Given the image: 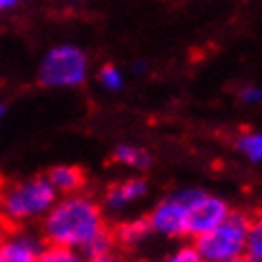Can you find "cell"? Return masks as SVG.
<instances>
[{
    "label": "cell",
    "mask_w": 262,
    "mask_h": 262,
    "mask_svg": "<svg viewBox=\"0 0 262 262\" xmlns=\"http://www.w3.org/2000/svg\"><path fill=\"white\" fill-rule=\"evenodd\" d=\"M107 229L100 202L76 191L58 195L51 209L42 215V240L47 245L84 249V245Z\"/></svg>",
    "instance_id": "cell-1"
},
{
    "label": "cell",
    "mask_w": 262,
    "mask_h": 262,
    "mask_svg": "<svg viewBox=\"0 0 262 262\" xmlns=\"http://www.w3.org/2000/svg\"><path fill=\"white\" fill-rule=\"evenodd\" d=\"M58 193L47 176H34L16 182L0 193V220L9 225H23L42 218L56 202Z\"/></svg>",
    "instance_id": "cell-2"
},
{
    "label": "cell",
    "mask_w": 262,
    "mask_h": 262,
    "mask_svg": "<svg viewBox=\"0 0 262 262\" xmlns=\"http://www.w3.org/2000/svg\"><path fill=\"white\" fill-rule=\"evenodd\" d=\"M249 225L251 218L245 211H233L220 222L218 227L209 229L207 233L193 238V247L198 249L200 258L205 262L225 260L231 255H242L247 249Z\"/></svg>",
    "instance_id": "cell-3"
},
{
    "label": "cell",
    "mask_w": 262,
    "mask_h": 262,
    "mask_svg": "<svg viewBox=\"0 0 262 262\" xmlns=\"http://www.w3.org/2000/svg\"><path fill=\"white\" fill-rule=\"evenodd\" d=\"M89 74V58L76 45H56L45 54L38 80L45 87L54 89H74L87 80Z\"/></svg>",
    "instance_id": "cell-4"
},
{
    "label": "cell",
    "mask_w": 262,
    "mask_h": 262,
    "mask_svg": "<svg viewBox=\"0 0 262 262\" xmlns=\"http://www.w3.org/2000/svg\"><path fill=\"white\" fill-rule=\"evenodd\" d=\"M198 191L200 189H180L162 198L147 215L151 233L165 235V238H187V205Z\"/></svg>",
    "instance_id": "cell-5"
},
{
    "label": "cell",
    "mask_w": 262,
    "mask_h": 262,
    "mask_svg": "<svg viewBox=\"0 0 262 262\" xmlns=\"http://www.w3.org/2000/svg\"><path fill=\"white\" fill-rule=\"evenodd\" d=\"M229 213H231V207L225 198L200 189L195 198L187 205V238H198L207 233L209 229L218 227Z\"/></svg>",
    "instance_id": "cell-6"
},
{
    "label": "cell",
    "mask_w": 262,
    "mask_h": 262,
    "mask_svg": "<svg viewBox=\"0 0 262 262\" xmlns=\"http://www.w3.org/2000/svg\"><path fill=\"white\" fill-rule=\"evenodd\" d=\"M42 247L45 240L27 231L3 233V238H0V262H38Z\"/></svg>",
    "instance_id": "cell-7"
},
{
    "label": "cell",
    "mask_w": 262,
    "mask_h": 262,
    "mask_svg": "<svg viewBox=\"0 0 262 262\" xmlns=\"http://www.w3.org/2000/svg\"><path fill=\"white\" fill-rule=\"evenodd\" d=\"M147 193V180L145 178H127L116 185H111L104 193V207L109 211H122L124 207L134 205Z\"/></svg>",
    "instance_id": "cell-8"
},
{
    "label": "cell",
    "mask_w": 262,
    "mask_h": 262,
    "mask_svg": "<svg viewBox=\"0 0 262 262\" xmlns=\"http://www.w3.org/2000/svg\"><path fill=\"white\" fill-rule=\"evenodd\" d=\"M47 180L51 182V187L56 189L58 195H67L82 191L84 187V171L76 165H58L54 169H49Z\"/></svg>",
    "instance_id": "cell-9"
},
{
    "label": "cell",
    "mask_w": 262,
    "mask_h": 262,
    "mask_svg": "<svg viewBox=\"0 0 262 262\" xmlns=\"http://www.w3.org/2000/svg\"><path fill=\"white\" fill-rule=\"evenodd\" d=\"M151 233L147 218H131L127 222H120L114 229V238H116V247H124V249H134L140 242H145Z\"/></svg>",
    "instance_id": "cell-10"
},
{
    "label": "cell",
    "mask_w": 262,
    "mask_h": 262,
    "mask_svg": "<svg viewBox=\"0 0 262 262\" xmlns=\"http://www.w3.org/2000/svg\"><path fill=\"white\" fill-rule=\"evenodd\" d=\"M114 160L129 169H136V171H145L151 167V154L136 145H118L114 149Z\"/></svg>",
    "instance_id": "cell-11"
},
{
    "label": "cell",
    "mask_w": 262,
    "mask_h": 262,
    "mask_svg": "<svg viewBox=\"0 0 262 262\" xmlns=\"http://www.w3.org/2000/svg\"><path fill=\"white\" fill-rule=\"evenodd\" d=\"M38 262H87L80 249H71V247H60V245H47L40 249Z\"/></svg>",
    "instance_id": "cell-12"
},
{
    "label": "cell",
    "mask_w": 262,
    "mask_h": 262,
    "mask_svg": "<svg viewBox=\"0 0 262 262\" xmlns=\"http://www.w3.org/2000/svg\"><path fill=\"white\" fill-rule=\"evenodd\" d=\"M245 255H247L249 262H262V215L251 218Z\"/></svg>",
    "instance_id": "cell-13"
},
{
    "label": "cell",
    "mask_w": 262,
    "mask_h": 262,
    "mask_svg": "<svg viewBox=\"0 0 262 262\" xmlns=\"http://www.w3.org/2000/svg\"><path fill=\"white\" fill-rule=\"evenodd\" d=\"M116 249V238H114V231L111 229H102L96 238H91L87 245H84L82 253L87 258H94V255H100V253H107V251H114Z\"/></svg>",
    "instance_id": "cell-14"
},
{
    "label": "cell",
    "mask_w": 262,
    "mask_h": 262,
    "mask_svg": "<svg viewBox=\"0 0 262 262\" xmlns=\"http://www.w3.org/2000/svg\"><path fill=\"white\" fill-rule=\"evenodd\" d=\"M238 149L251 162H262V131L242 136V138L238 140Z\"/></svg>",
    "instance_id": "cell-15"
},
{
    "label": "cell",
    "mask_w": 262,
    "mask_h": 262,
    "mask_svg": "<svg viewBox=\"0 0 262 262\" xmlns=\"http://www.w3.org/2000/svg\"><path fill=\"white\" fill-rule=\"evenodd\" d=\"M98 82H100L102 89L107 91H120L124 84V76L120 74V69L114 67V64H104V67L98 71Z\"/></svg>",
    "instance_id": "cell-16"
},
{
    "label": "cell",
    "mask_w": 262,
    "mask_h": 262,
    "mask_svg": "<svg viewBox=\"0 0 262 262\" xmlns=\"http://www.w3.org/2000/svg\"><path fill=\"white\" fill-rule=\"evenodd\" d=\"M158 262H205V260L200 258L198 249L193 245H182V247L176 249V251L165 255V258H160Z\"/></svg>",
    "instance_id": "cell-17"
},
{
    "label": "cell",
    "mask_w": 262,
    "mask_h": 262,
    "mask_svg": "<svg viewBox=\"0 0 262 262\" xmlns=\"http://www.w3.org/2000/svg\"><path fill=\"white\" fill-rule=\"evenodd\" d=\"M240 98H242V102H247V104H262V87L249 84V87L240 91Z\"/></svg>",
    "instance_id": "cell-18"
},
{
    "label": "cell",
    "mask_w": 262,
    "mask_h": 262,
    "mask_svg": "<svg viewBox=\"0 0 262 262\" xmlns=\"http://www.w3.org/2000/svg\"><path fill=\"white\" fill-rule=\"evenodd\" d=\"M87 262H127L120 253L116 251H107V253H100V255H94V258H87Z\"/></svg>",
    "instance_id": "cell-19"
},
{
    "label": "cell",
    "mask_w": 262,
    "mask_h": 262,
    "mask_svg": "<svg viewBox=\"0 0 262 262\" xmlns=\"http://www.w3.org/2000/svg\"><path fill=\"white\" fill-rule=\"evenodd\" d=\"M215 262H249V260H247V255L242 253V255H231V258H225V260H215Z\"/></svg>",
    "instance_id": "cell-20"
},
{
    "label": "cell",
    "mask_w": 262,
    "mask_h": 262,
    "mask_svg": "<svg viewBox=\"0 0 262 262\" xmlns=\"http://www.w3.org/2000/svg\"><path fill=\"white\" fill-rule=\"evenodd\" d=\"M16 3H18V0H0V11H7V9H11Z\"/></svg>",
    "instance_id": "cell-21"
},
{
    "label": "cell",
    "mask_w": 262,
    "mask_h": 262,
    "mask_svg": "<svg viewBox=\"0 0 262 262\" xmlns=\"http://www.w3.org/2000/svg\"><path fill=\"white\" fill-rule=\"evenodd\" d=\"M5 111H7L5 109V104H0V122H3V118H5Z\"/></svg>",
    "instance_id": "cell-22"
},
{
    "label": "cell",
    "mask_w": 262,
    "mask_h": 262,
    "mask_svg": "<svg viewBox=\"0 0 262 262\" xmlns=\"http://www.w3.org/2000/svg\"><path fill=\"white\" fill-rule=\"evenodd\" d=\"M3 233H5V231H0V238H3Z\"/></svg>",
    "instance_id": "cell-23"
},
{
    "label": "cell",
    "mask_w": 262,
    "mask_h": 262,
    "mask_svg": "<svg viewBox=\"0 0 262 262\" xmlns=\"http://www.w3.org/2000/svg\"><path fill=\"white\" fill-rule=\"evenodd\" d=\"M0 222H3V220H0Z\"/></svg>",
    "instance_id": "cell-24"
}]
</instances>
